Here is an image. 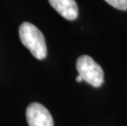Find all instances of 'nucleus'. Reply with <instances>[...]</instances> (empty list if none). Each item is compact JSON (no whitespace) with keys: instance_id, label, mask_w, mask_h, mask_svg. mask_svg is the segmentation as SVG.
Masks as SVG:
<instances>
[{"instance_id":"1","label":"nucleus","mask_w":127,"mask_h":126,"mask_svg":"<svg viewBox=\"0 0 127 126\" xmlns=\"http://www.w3.org/2000/svg\"><path fill=\"white\" fill-rule=\"evenodd\" d=\"M19 36L22 44L36 59L43 60L47 56V46L44 34L33 24L23 22L19 27Z\"/></svg>"},{"instance_id":"2","label":"nucleus","mask_w":127,"mask_h":126,"mask_svg":"<svg viewBox=\"0 0 127 126\" xmlns=\"http://www.w3.org/2000/svg\"><path fill=\"white\" fill-rule=\"evenodd\" d=\"M76 69L83 80L92 86L98 88L103 84L104 72L101 66L90 56H80L77 59Z\"/></svg>"},{"instance_id":"3","label":"nucleus","mask_w":127,"mask_h":126,"mask_svg":"<svg viewBox=\"0 0 127 126\" xmlns=\"http://www.w3.org/2000/svg\"><path fill=\"white\" fill-rule=\"evenodd\" d=\"M29 126H53V120L49 111L39 102H32L26 112Z\"/></svg>"},{"instance_id":"4","label":"nucleus","mask_w":127,"mask_h":126,"mask_svg":"<svg viewBox=\"0 0 127 126\" xmlns=\"http://www.w3.org/2000/svg\"><path fill=\"white\" fill-rule=\"evenodd\" d=\"M48 2L65 19L73 21L77 18L79 9L75 0H48Z\"/></svg>"},{"instance_id":"5","label":"nucleus","mask_w":127,"mask_h":126,"mask_svg":"<svg viewBox=\"0 0 127 126\" xmlns=\"http://www.w3.org/2000/svg\"><path fill=\"white\" fill-rule=\"evenodd\" d=\"M105 1L115 8L123 11L127 10V0H105Z\"/></svg>"},{"instance_id":"6","label":"nucleus","mask_w":127,"mask_h":126,"mask_svg":"<svg viewBox=\"0 0 127 126\" xmlns=\"http://www.w3.org/2000/svg\"><path fill=\"white\" fill-rule=\"evenodd\" d=\"M76 81L77 82H81V81H83V79H82V77L80 76H79V75H78L77 76V77H76Z\"/></svg>"}]
</instances>
